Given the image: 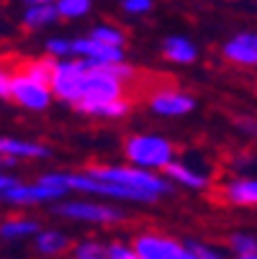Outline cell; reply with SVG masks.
<instances>
[{
  "instance_id": "cell-9",
  "label": "cell",
  "mask_w": 257,
  "mask_h": 259,
  "mask_svg": "<svg viewBox=\"0 0 257 259\" xmlns=\"http://www.w3.org/2000/svg\"><path fill=\"white\" fill-rule=\"evenodd\" d=\"M11 98L28 110H44L52 103V90L47 82H39L28 75H16L11 80Z\"/></svg>"
},
{
  "instance_id": "cell-3",
  "label": "cell",
  "mask_w": 257,
  "mask_h": 259,
  "mask_svg": "<svg viewBox=\"0 0 257 259\" xmlns=\"http://www.w3.org/2000/svg\"><path fill=\"white\" fill-rule=\"evenodd\" d=\"M126 157L136 169H165L172 162V144L162 136L139 134L126 141Z\"/></svg>"
},
{
  "instance_id": "cell-12",
  "label": "cell",
  "mask_w": 257,
  "mask_h": 259,
  "mask_svg": "<svg viewBox=\"0 0 257 259\" xmlns=\"http://www.w3.org/2000/svg\"><path fill=\"white\" fill-rule=\"evenodd\" d=\"M224 57L237 62V64H244V67H252L257 62V36L254 33H237L234 39L227 41L224 47Z\"/></svg>"
},
{
  "instance_id": "cell-11",
  "label": "cell",
  "mask_w": 257,
  "mask_h": 259,
  "mask_svg": "<svg viewBox=\"0 0 257 259\" xmlns=\"http://www.w3.org/2000/svg\"><path fill=\"white\" fill-rule=\"evenodd\" d=\"M150 105L160 116H186L196 108V100L186 93H177V90H160L152 95Z\"/></svg>"
},
{
  "instance_id": "cell-22",
  "label": "cell",
  "mask_w": 257,
  "mask_h": 259,
  "mask_svg": "<svg viewBox=\"0 0 257 259\" xmlns=\"http://www.w3.org/2000/svg\"><path fill=\"white\" fill-rule=\"evenodd\" d=\"M90 39L98 41V44H103V47H111V49H121V47H124V33L116 31V28H111V26H98V28H93Z\"/></svg>"
},
{
  "instance_id": "cell-8",
  "label": "cell",
  "mask_w": 257,
  "mask_h": 259,
  "mask_svg": "<svg viewBox=\"0 0 257 259\" xmlns=\"http://www.w3.org/2000/svg\"><path fill=\"white\" fill-rule=\"evenodd\" d=\"M67 190H83L90 195H100V198H116V200H136V203H152L155 198L141 195L126 188H119V185H108V182H98L88 175H62Z\"/></svg>"
},
{
  "instance_id": "cell-30",
  "label": "cell",
  "mask_w": 257,
  "mask_h": 259,
  "mask_svg": "<svg viewBox=\"0 0 257 259\" xmlns=\"http://www.w3.org/2000/svg\"><path fill=\"white\" fill-rule=\"evenodd\" d=\"M11 80H13V75H8V72L0 67V98H11Z\"/></svg>"
},
{
  "instance_id": "cell-28",
  "label": "cell",
  "mask_w": 257,
  "mask_h": 259,
  "mask_svg": "<svg viewBox=\"0 0 257 259\" xmlns=\"http://www.w3.org/2000/svg\"><path fill=\"white\" fill-rule=\"evenodd\" d=\"M121 8L129 13V16H141L152 8V0H124Z\"/></svg>"
},
{
  "instance_id": "cell-32",
  "label": "cell",
  "mask_w": 257,
  "mask_h": 259,
  "mask_svg": "<svg viewBox=\"0 0 257 259\" xmlns=\"http://www.w3.org/2000/svg\"><path fill=\"white\" fill-rule=\"evenodd\" d=\"M26 3L31 8V6H52V3H57V0H26Z\"/></svg>"
},
{
  "instance_id": "cell-23",
  "label": "cell",
  "mask_w": 257,
  "mask_h": 259,
  "mask_svg": "<svg viewBox=\"0 0 257 259\" xmlns=\"http://www.w3.org/2000/svg\"><path fill=\"white\" fill-rule=\"evenodd\" d=\"M72 259H105V246L93 239L78 241L72 246Z\"/></svg>"
},
{
  "instance_id": "cell-33",
  "label": "cell",
  "mask_w": 257,
  "mask_h": 259,
  "mask_svg": "<svg viewBox=\"0 0 257 259\" xmlns=\"http://www.w3.org/2000/svg\"><path fill=\"white\" fill-rule=\"evenodd\" d=\"M16 159H8V157H0V169H6V167H13Z\"/></svg>"
},
{
  "instance_id": "cell-16",
  "label": "cell",
  "mask_w": 257,
  "mask_h": 259,
  "mask_svg": "<svg viewBox=\"0 0 257 259\" xmlns=\"http://www.w3.org/2000/svg\"><path fill=\"white\" fill-rule=\"evenodd\" d=\"M42 229L33 218H8L0 224V239H8V241H16V239H28V236H36Z\"/></svg>"
},
{
  "instance_id": "cell-21",
  "label": "cell",
  "mask_w": 257,
  "mask_h": 259,
  "mask_svg": "<svg viewBox=\"0 0 257 259\" xmlns=\"http://www.w3.org/2000/svg\"><path fill=\"white\" fill-rule=\"evenodd\" d=\"M229 249L234 251V256L257 254V239H254V234H249V231H237V234L229 236Z\"/></svg>"
},
{
  "instance_id": "cell-25",
  "label": "cell",
  "mask_w": 257,
  "mask_h": 259,
  "mask_svg": "<svg viewBox=\"0 0 257 259\" xmlns=\"http://www.w3.org/2000/svg\"><path fill=\"white\" fill-rule=\"evenodd\" d=\"M188 249L193 251L196 259H229L224 251H218V249H213L208 244H201V241H188Z\"/></svg>"
},
{
  "instance_id": "cell-15",
  "label": "cell",
  "mask_w": 257,
  "mask_h": 259,
  "mask_svg": "<svg viewBox=\"0 0 257 259\" xmlns=\"http://www.w3.org/2000/svg\"><path fill=\"white\" fill-rule=\"evenodd\" d=\"M167 177L177 185H182V188H191V190H206L208 188V177H203L201 172L191 169L188 164H180V162H170L165 167Z\"/></svg>"
},
{
  "instance_id": "cell-4",
  "label": "cell",
  "mask_w": 257,
  "mask_h": 259,
  "mask_svg": "<svg viewBox=\"0 0 257 259\" xmlns=\"http://www.w3.org/2000/svg\"><path fill=\"white\" fill-rule=\"evenodd\" d=\"M67 185H64V177L62 172H49V175H42L36 182L31 185H21L16 182L11 190L0 193L6 203H16V205H31V203H49V200H59L62 195H67Z\"/></svg>"
},
{
  "instance_id": "cell-6",
  "label": "cell",
  "mask_w": 257,
  "mask_h": 259,
  "mask_svg": "<svg viewBox=\"0 0 257 259\" xmlns=\"http://www.w3.org/2000/svg\"><path fill=\"white\" fill-rule=\"evenodd\" d=\"M131 249L139 259H196L188 244H180L162 234H141L134 239Z\"/></svg>"
},
{
  "instance_id": "cell-24",
  "label": "cell",
  "mask_w": 257,
  "mask_h": 259,
  "mask_svg": "<svg viewBox=\"0 0 257 259\" xmlns=\"http://www.w3.org/2000/svg\"><path fill=\"white\" fill-rule=\"evenodd\" d=\"M52 67H54L52 59H39V62H31V64L26 67L23 75H28V77H33V80H39V82H47V85H49Z\"/></svg>"
},
{
  "instance_id": "cell-2",
  "label": "cell",
  "mask_w": 257,
  "mask_h": 259,
  "mask_svg": "<svg viewBox=\"0 0 257 259\" xmlns=\"http://www.w3.org/2000/svg\"><path fill=\"white\" fill-rule=\"evenodd\" d=\"M88 177L98 180V182H108V185H119V188L150 195V198H160L162 193H170V182L157 177L155 172L146 169H136V167H90Z\"/></svg>"
},
{
  "instance_id": "cell-1",
  "label": "cell",
  "mask_w": 257,
  "mask_h": 259,
  "mask_svg": "<svg viewBox=\"0 0 257 259\" xmlns=\"http://www.w3.org/2000/svg\"><path fill=\"white\" fill-rule=\"evenodd\" d=\"M129 77H131V67H126L124 62L121 64H85V80H83L78 110L98 116L100 108L121 100L124 80Z\"/></svg>"
},
{
  "instance_id": "cell-19",
  "label": "cell",
  "mask_w": 257,
  "mask_h": 259,
  "mask_svg": "<svg viewBox=\"0 0 257 259\" xmlns=\"http://www.w3.org/2000/svg\"><path fill=\"white\" fill-rule=\"evenodd\" d=\"M57 21V11L54 6H31L26 13H23V23L28 28H44L49 23Z\"/></svg>"
},
{
  "instance_id": "cell-31",
  "label": "cell",
  "mask_w": 257,
  "mask_h": 259,
  "mask_svg": "<svg viewBox=\"0 0 257 259\" xmlns=\"http://www.w3.org/2000/svg\"><path fill=\"white\" fill-rule=\"evenodd\" d=\"M16 182H18L16 177H11V175H3V172H0V193H6V190H11V188H13Z\"/></svg>"
},
{
  "instance_id": "cell-34",
  "label": "cell",
  "mask_w": 257,
  "mask_h": 259,
  "mask_svg": "<svg viewBox=\"0 0 257 259\" xmlns=\"http://www.w3.org/2000/svg\"><path fill=\"white\" fill-rule=\"evenodd\" d=\"M234 259H257V254H242V256H234Z\"/></svg>"
},
{
  "instance_id": "cell-20",
  "label": "cell",
  "mask_w": 257,
  "mask_h": 259,
  "mask_svg": "<svg viewBox=\"0 0 257 259\" xmlns=\"http://www.w3.org/2000/svg\"><path fill=\"white\" fill-rule=\"evenodd\" d=\"M90 0H57V18H80L90 11Z\"/></svg>"
},
{
  "instance_id": "cell-5",
  "label": "cell",
  "mask_w": 257,
  "mask_h": 259,
  "mask_svg": "<svg viewBox=\"0 0 257 259\" xmlns=\"http://www.w3.org/2000/svg\"><path fill=\"white\" fill-rule=\"evenodd\" d=\"M83 80H85V64L80 59H57L49 77L52 98L57 95L64 103L78 105L80 93H83Z\"/></svg>"
},
{
  "instance_id": "cell-13",
  "label": "cell",
  "mask_w": 257,
  "mask_h": 259,
  "mask_svg": "<svg viewBox=\"0 0 257 259\" xmlns=\"http://www.w3.org/2000/svg\"><path fill=\"white\" fill-rule=\"evenodd\" d=\"M0 157H8V159H16V162L18 159H42V157H49V149L44 144L0 136Z\"/></svg>"
},
{
  "instance_id": "cell-18",
  "label": "cell",
  "mask_w": 257,
  "mask_h": 259,
  "mask_svg": "<svg viewBox=\"0 0 257 259\" xmlns=\"http://www.w3.org/2000/svg\"><path fill=\"white\" fill-rule=\"evenodd\" d=\"M196 47L193 41L182 39V36H170V39H165V57L177 62V64H191L196 62Z\"/></svg>"
},
{
  "instance_id": "cell-17",
  "label": "cell",
  "mask_w": 257,
  "mask_h": 259,
  "mask_svg": "<svg viewBox=\"0 0 257 259\" xmlns=\"http://www.w3.org/2000/svg\"><path fill=\"white\" fill-rule=\"evenodd\" d=\"M227 198L234 205H254L257 200V182L252 177H239L227 185Z\"/></svg>"
},
{
  "instance_id": "cell-29",
  "label": "cell",
  "mask_w": 257,
  "mask_h": 259,
  "mask_svg": "<svg viewBox=\"0 0 257 259\" xmlns=\"http://www.w3.org/2000/svg\"><path fill=\"white\" fill-rule=\"evenodd\" d=\"M47 52H49L52 57L64 59V57L69 54V39H49V41H47Z\"/></svg>"
},
{
  "instance_id": "cell-27",
  "label": "cell",
  "mask_w": 257,
  "mask_h": 259,
  "mask_svg": "<svg viewBox=\"0 0 257 259\" xmlns=\"http://www.w3.org/2000/svg\"><path fill=\"white\" fill-rule=\"evenodd\" d=\"M129 113V103L121 98V100H116V103H108L105 108H100L98 110V116H103V118H121V116H126Z\"/></svg>"
},
{
  "instance_id": "cell-7",
  "label": "cell",
  "mask_w": 257,
  "mask_h": 259,
  "mask_svg": "<svg viewBox=\"0 0 257 259\" xmlns=\"http://www.w3.org/2000/svg\"><path fill=\"white\" fill-rule=\"evenodd\" d=\"M57 215L72 218V221H88V224H119L126 218L124 210H116L103 203H88V200H67L54 208Z\"/></svg>"
},
{
  "instance_id": "cell-14",
  "label": "cell",
  "mask_w": 257,
  "mask_h": 259,
  "mask_svg": "<svg viewBox=\"0 0 257 259\" xmlns=\"http://www.w3.org/2000/svg\"><path fill=\"white\" fill-rule=\"evenodd\" d=\"M69 246H72L69 239L62 231H57V229H47V231H39L33 236L36 254H42L47 259H62V254L69 251Z\"/></svg>"
},
{
  "instance_id": "cell-10",
  "label": "cell",
  "mask_w": 257,
  "mask_h": 259,
  "mask_svg": "<svg viewBox=\"0 0 257 259\" xmlns=\"http://www.w3.org/2000/svg\"><path fill=\"white\" fill-rule=\"evenodd\" d=\"M69 54H75L85 64H121L124 62V49L103 47V44L93 41L90 36L69 41Z\"/></svg>"
},
{
  "instance_id": "cell-26",
  "label": "cell",
  "mask_w": 257,
  "mask_h": 259,
  "mask_svg": "<svg viewBox=\"0 0 257 259\" xmlns=\"http://www.w3.org/2000/svg\"><path fill=\"white\" fill-rule=\"evenodd\" d=\"M105 259H139L134 254V249L129 244H121V241H114L105 246Z\"/></svg>"
}]
</instances>
